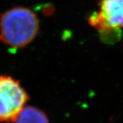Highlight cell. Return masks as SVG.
Listing matches in <instances>:
<instances>
[{"label": "cell", "instance_id": "3", "mask_svg": "<svg viewBox=\"0 0 123 123\" xmlns=\"http://www.w3.org/2000/svg\"><path fill=\"white\" fill-rule=\"evenodd\" d=\"M89 23L105 38L123 29V0H102L99 10L90 16Z\"/></svg>", "mask_w": 123, "mask_h": 123}, {"label": "cell", "instance_id": "4", "mask_svg": "<svg viewBox=\"0 0 123 123\" xmlns=\"http://www.w3.org/2000/svg\"><path fill=\"white\" fill-rule=\"evenodd\" d=\"M14 123H49L47 116L38 109L27 106L18 116Z\"/></svg>", "mask_w": 123, "mask_h": 123}, {"label": "cell", "instance_id": "2", "mask_svg": "<svg viewBox=\"0 0 123 123\" xmlns=\"http://www.w3.org/2000/svg\"><path fill=\"white\" fill-rule=\"evenodd\" d=\"M28 99V94L18 80L10 76L0 75L1 122H14Z\"/></svg>", "mask_w": 123, "mask_h": 123}, {"label": "cell", "instance_id": "1", "mask_svg": "<svg viewBox=\"0 0 123 123\" xmlns=\"http://www.w3.org/2000/svg\"><path fill=\"white\" fill-rule=\"evenodd\" d=\"M39 31L36 14L25 7L8 10L0 17V42L12 49H21L31 43Z\"/></svg>", "mask_w": 123, "mask_h": 123}]
</instances>
